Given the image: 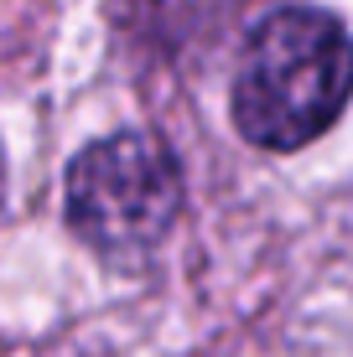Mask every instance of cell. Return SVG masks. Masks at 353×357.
Returning <instances> with one entry per match:
<instances>
[{
  "label": "cell",
  "instance_id": "2",
  "mask_svg": "<svg viewBox=\"0 0 353 357\" xmlns=\"http://www.w3.org/2000/svg\"><path fill=\"white\" fill-rule=\"evenodd\" d=\"M182 161L151 130H115L83 145L63 176V218L99 254H151L182 218Z\"/></svg>",
  "mask_w": 353,
  "mask_h": 357
},
{
  "label": "cell",
  "instance_id": "1",
  "mask_svg": "<svg viewBox=\"0 0 353 357\" xmlns=\"http://www.w3.org/2000/svg\"><path fill=\"white\" fill-rule=\"evenodd\" d=\"M353 98V31L322 6H275L250 26L229 83V119L254 151L322 140Z\"/></svg>",
  "mask_w": 353,
  "mask_h": 357
}]
</instances>
